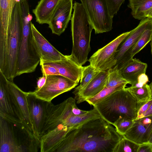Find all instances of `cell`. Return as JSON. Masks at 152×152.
Here are the masks:
<instances>
[{
  "label": "cell",
  "instance_id": "obj_1",
  "mask_svg": "<svg viewBox=\"0 0 152 152\" xmlns=\"http://www.w3.org/2000/svg\"><path fill=\"white\" fill-rule=\"evenodd\" d=\"M101 117L69 131L54 152H113L121 138L115 127Z\"/></svg>",
  "mask_w": 152,
  "mask_h": 152
},
{
  "label": "cell",
  "instance_id": "obj_2",
  "mask_svg": "<svg viewBox=\"0 0 152 152\" xmlns=\"http://www.w3.org/2000/svg\"><path fill=\"white\" fill-rule=\"evenodd\" d=\"M39 139L21 121L0 116V152H37Z\"/></svg>",
  "mask_w": 152,
  "mask_h": 152
},
{
  "label": "cell",
  "instance_id": "obj_3",
  "mask_svg": "<svg viewBox=\"0 0 152 152\" xmlns=\"http://www.w3.org/2000/svg\"><path fill=\"white\" fill-rule=\"evenodd\" d=\"M73 10L71 20L72 48L70 55L76 63L82 66L88 60L93 29L81 3L75 1Z\"/></svg>",
  "mask_w": 152,
  "mask_h": 152
},
{
  "label": "cell",
  "instance_id": "obj_4",
  "mask_svg": "<svg viewBox=\"0 0 152 152\" xmlns=\"http://www.w3.org/2000/svg\"><path fill=\"white\" fill-rule=\"evenodd\" d=\"M137 102L125 88L115 92L93 106L101 117L113 125L120 116L135 120Z\"/></svg>",
  "mask_w": 152,
  "mask_h": 152
},
{
  "label": "cell",
  "instance_id": "obj_5",
  "mask_svg": "<svg viewBox=\"0 0 152 152\" xmlns=\"http://www.w3.org/2000/svg\"><path fill=\"white\" fill-rule=\"evenodd\" d=\"M21 10L22 35L18 57L16 76L34 72L40 60L33 42L31 26L32 17L29 6H22Z\"/></svg>",
  "mask_w": 152,
  "mask_h": 152
},
{
  "label": "cell",
  "instance_id": "obj_6",
  "mask_svg": "<svg viewBox=\"0 0 152 152\" xmlns=\"http://www.w3.org/2000/svg\"><path fill=\"white\" fill-rule=\"evenodd\" d=\"M22 18L20 2L15 6L9 26L7 49V66L5 75L10 81L16 77L18 53L22 35Z\"/></svg>",
  "mask_w": 152,
  "mask_h": 152
},
{
  "label": "cell",
  "instance_id": "obj_7",
  "mask_svg": "<svg viewBox=\"0 0 152 152\" xmlns=\"http://www.w3.org/2000/svg\"><path fill=\"white\" fill-rule=\"evenodd\" d=\"M95 34L109 32L113 28V17L106 0H80Z\"/></svg>",
  "mask_w": 152,
  "mask_h": 152
},
{
  "label": "cell",
  "instance_id": "obj_8",
  "mask_svg": "<svg viewBox=\"0 0 152 152\" xmlns=\"http://www.w3.org/2000/svg\"><path fill=\"white\" fill-rule=\"evenodd\" d=\"M131 31L124 33L107 45L99 49L88 60L90 64L96 71H106L114 67L116 63L115 56L120 44Z\"/></svg>",
  "mask_w": 152,
  "mask_h": 152
},
{
  "label": "cell",
  "instance_id": "obj_9",
  "mask_svg": "<svg viewBox=\"0 0 152 152\" xmlns=\"http://www.w3.org/2000/svg\"><path fill=\"white\" fill-rule=\"evenodd\" d=\"M78 84L61 75H49L41 88L31 92L37 98L50 102L58 96L75 88Z\"/></svg>",
  "mask_w": 152,
  "mask_h": 152
},
{
  "label": "cell",
  "instance_id": "obj_10",
  "mask_svg": "<svg viewBox=\"0 0 152 152\" xmlns=\"http://www.w3.org/2000/svg\"><path fill=\"white\" fill-rule=\"evenodd\" d=\"M27 98L33 130L39 140L45 124L48 102L37 98L31 92H27Z\"/></svg>",
  "mask_w": 152,
  "mask_h": 152
},
{
  "label": "cell",
  "instance_id": "obj_11",
  "mask_svg": "<svg viewBox=\"0 0 152 152\" xmlns=\"http://www.w3.org/2000/svg\"><path fill=\"white\" fill-rule=\"evenodd\" d=\"M33 44L40 60L44 62H52L62 60L68 55L62 54L54 47L39 32L31 23Z\"/></svg>",
  "mask_w": 152,
  "mask_h": 152
},
{
  "label": "cell",
  "instance_id": "obj_12",
  "mask_svg": "<svg viewBox=\"0 0 152 152\" xmlns=\"http://www.w3.org/2000/svg\"><path fill=\"white\" fill-rule=\"evenodd\" d=\"M152 20L148 18L141 20L138 25L130 31L116 52L115 56V66L123 63L130 59V54L131 50Z\"/></svg>",
  "mask_w": 152,
  "mask_h": 152
},
{
  "label": "cell",
  "instance_id": "obj_13",
  "mask_svg": "<svg viewBox=\"0 0 152 152\" xmlns=\"http://www.w3.org/2000/svg\"><path fill=\"white\" fill-rule=\"evenodd\" d=\"M73 0H61L48 24L52 33L59 36L67 27L72 17Z\"/></svg>",
  "mask_w": 152,
  "mask_h": 152
},
{
  "label": "cell",
  "instance_id": "obj_14",
  "mask_svg": "<svg viewBox=\"0 0 152 152\" xmlns=\"http://www.w3.org/2000/svg\"><path fill=\"white\" fill-rule=\"evenodd\" d=\"M8 86L18 118L34 132L28 110L27 92L21 90L13 81L8 80Z\"/></svg>",
  "mask_w": 152,
  "mask_h": 152
},
{
  "label": "cell",
  "instance_id": "obj_15",
  "mask_svg": "<svg viewBox=\"0 0 152 152\" xmlns=\"http://www.w3.org/2000/svg\"><path fill=\"white\" fill-rule=\"evenodd\" d=\"M152 133V115L134 120V122L122 136L138 144L149 141Z\"/></svg>",
  "mask_w": 152,
  "mask_h": 152
},
{
  "label": "cell",
  "instance_id": "obj_16",
  "mask_svg": "<svg viewBox=\"0 0 152 152\" xmlns=\"http://www.w3.org/2000/svg\"><path fill=\"white\" fill-rule=\"evenodd\" d=\"M0 116L12 121H21L17 115L16 109L8 87V80L1 71Z\"/></svg>",
  "mask_w": 152,
  "mask_h": 152
},
{
  "label": "cell",
  "instance_id": "obj_17",
  "mask_svg": "<svg viewBox=\"0 0 152 152\" xmlns=\"http://www.w3.org/2000/svg\"><path fill=\"white\" fill-rule=\"evenodd\" d=\"M117 66L121 75L132 86L137 85L139 77L142 74H145L147 67L146 63L133 58Z\"/></svg>",
  "mask_w": 152,
  "mask_h": 152
},
{
  "label": "cell",
  "instance_id": "obj_18",
  "mask_svg": "<svg viewBox=\"0 0 152 152\" xmlns=\"http://www.w3.org/2000/svg\"><path fill=\"white\" fill-rule=\"evenodd\" d=\"M109 75L108 70L100 71L78 94L75 96L77 103L79 104L91 98L105 87Z\"/></svg>",
  "mask_w": 152,
  "mask_h": 152
},
{
  "label": "cell",
  "instance_id": "obj_19",
  "mask_svg": "<svg viewBox=\"0 0 152 152\" xmlns=\"http://www.w3.org/2000/svg\"><path fill=\"white\" fill-rule=\"evenodd\" d=\"M57 68L59 75L75 82L79 83L80 80L82 66L76 63L71 55L65 59L52 62H45Z\"/></svg>",
  "mask_w": 152,
  "mask_h": 152
},
{
  "label": "cell",
  "instance_id": "obj_20",
  "mask_svg": "<svg viewBox=\"0 0 152 152\" xmlns=\"http://www.w3.org/2000/svg\"><path fill=\"white\" fill-rule=\"evenodd\" d=\"M22 0H0V44L6 45L8 29L15 6Z\"/></svg>",
  "mask_w": 152,
  "mask_h": 152
},
{
  "label": "cell",
  "instance_id": "obj_21",
  "mask_svg": "<svg viewBox=\"0 0 152 152\" xmlns=\"http://www.w3.org/2000/svg\"><path fill=\"white\" fill-rule=\"evenodd\" d=\"M61 0H40L32 10L36 21L39 24H48L52 15Z\"/></svg>",
  "mask_w": 152,
  "mask_h": 152
},
{
  "label": "cell",
  "instance_id": "obj_22",
  "mask_svg": "<svg viewBox=\"0 0 152 152\" xmlns=\"http://www.w3.org/2000/svg\"><path fill=\"white\" fill-rule=\"evenodd\" d=\"M128 7L131 9V14L139 20L146 18L149 11L152 8V0H129Z\"/></svg>",
  "mask_w": 152,
  "mask_h": 152
},
{
  "label": "cell",
  "instance_id": "obj_23",
  "mask_svg": "<svg viewBox=\"0 0 152 152\" xmlns=\"http://www.w3.org/2000/svg\"><path fill=\"white\" fill-rule=\"evenodd\" d=\"M125 89L135 99L137 104L147 102L152 98L151 90L147 83L140 87L131 86Z\"/></svg>",
  "mask_w": 152,
  "mask_h": 152
},
{
  "label": "cell",
  "instance_id": "obj_24",
  "mask_svg": "<svg viewBox=\"0 0 152 152\" xmlns=\"http://www.w3.org/2000/svg\"><path fill=\"white\" fill-rule=\"evenodd\" d=\"M100 71L95 70L90 64L83 66L80 84L75 87L72 92L75 96L79 94Z\"/></svg>",
  "mask_w": 152,
  "mask_h": 152
},
{
  "label": "cell",
  "instance_id": "obj_25",
  "mask_svg": "<svg viewBox=\"0 0 152 152\" xmlns=\"http://www.w3.org/2000/svg\"><path fill=\"white\" fill-rule=\"evenodd\" d=\"M152 35V20L150 24L143 32L131 50L130 59L142 50L151 41Z\"/></svg>",
  "mask_w": 152,
  "mask_h": 152
},
{
  "label": "cell",
  "instance_id": "obj_26",
  "mask_svg": "<svg viewBox=\"0 0 152 152\" xmlns=\"http://www.w3.org/2000/svg\"><path fill=\"white\" fill-rule=\"evenodd\" d=\"M126 85H122L110 88L105 87L95 96L87 99L85 101L93 106L102 100L112 93L125 89Z\"/></svg>",
  "mask_w": 152,
  "mask_h": 152
},
{
  "label": "cell",
  "instance_id": "obj_27",
  "mask_svg": "<svg viewBox=\"0 0 152 152\" xmlns=\"http://www.w3.org/2000/svg\"><path fill=\"white\" fill-rule=\"evenodd\" d=\"M109 75L105 87L110 88L117 86L129 84L120 74L117 65L108 70Z\"/></svg>",
  "mask_w": 152,
  "mask_h": 152
},
{
  "label": "cell",
  "instance_id": "obj_28",
  "mask_svg": "<svg viewBox=\"0 0 152 152\" xmlns=\"http://www.w3.org/2000/svg\"><path fill=\"white\" fill-rule=\"evenodd\" d=\"M139 144L123 136L115 147L113 152H137Z\"/></svg>",
  "mask_w": 152,
  "mask_h": 152
},
{
  "label": "cell",
  "instance_id": "obj_29",
  "mask_svg": "<svg viewBox=\"0 0 152 152\" xmlns=\"http://www.w3.org/2000/svg\"><path fill=\"white\" fill-rule=\"evenodd\" d=\"M134 122L133 120L126 117L120 116L113 124L116 131L123 136L131 127Z\"/></svg>",
  "mask_w": 152,
  "mask_h": 152
},
{
  "label": "cell",
  "instance_id": "obj_30",
  "mask_svg": "<svg viewBox=\"0 0 152 152\" xmlns=\"http://www.w3.org/2000/svg\"><path fill=\"white\" fill-rule=\"evenodd\" d=\"M110 15L113 17L118 11L125 0H106Z\"/></svg>",
  "mask_w": 152,
  "mask_h": 152
},
{
  "label": "cell",
  "instance_id": "obj_31",
  "mask_svg": "<svg viewBox=\"0 0 152 152\" xmlns=\"http://www.w3.org/2000/svg\"><path fill=\"white\" fill-rule=\"evenodd\" d=\"M42 75L46 76L49 75H59L57 68L53 65L40 60L39 63Z\"/></svg>",
  "mask_w": 152,
  "mask_h": 152
},
{
  "label": "cell",
  "instance_id": "obj_32",
  "mask_svg": "<svg viewBox=\"0 0 152 152\" xmlns=\"http://www.w3.org/2000/svg\"><path fill=\"white\" fill-rule=\"evenodd\" d=\"M152 103V99L147 102L139 104H137L136 106L137 118L136 119L140 117L147 110Z\"/></svg>",
  "mask_w": 152,
  "mask_h": 152
},
{
  "label": "cell",
  "instance_id": "obj_33",
  "mask_svg": "<svg viewBox=\"0 0 152 152\" xmlns=\"http://www.w3.org/2000/svg\"><path fill=\"white\" fill-rule=\"evenodd\" d=\"M137 152H152V143L148 141L139 144Z\"/></svg>",
  "mask_w": 152,
  "mask_h": 152
},
{
  "label": "cell",
  "instance_id": "obj_34",
  "mask_svg": "<svg viewBox=\"0 0 152 152\" xmlns=\"http://www.w3.org/2000/svg\"><path fill=\"white\" fill-rule=\"evenodd\" d=\"M89 111L81 110L79 109L77 106L76 104H74L72 107V113L75 115L79 116L85 115L88 113Z\"/></svg>",
  "mask_w": 152,
  "mask_h": 152
},
{
  "label": "cell",
  "instance_id": "obj_35",
  "mask_svg": "<svg viewBox=\"0 0 152 152\" xmlns=\"http://www.w3.org/2000/svg\"><path fill=\"white\" fill-rule=\"evenodd\" d=\"M47 78V76L42 75V77H39L37 82V87L35 90H37L41 88L45 84Z\"/></svg>",
  "mask_w": 152,
  "mask_h": 152
},
{
  "label": "cell",
  "instance_id": "obj_36",
  "mask_svg": "<svg viewBox=\"0 0 152 152\" xmlns=\"http://www.w3.org/2000/svg\"><path fill=\"white\" fill-rule=\"evenodd\" d=\"M151 115H152V103L147 110L140 117V118Z\"/></svg>",
  "mask_w": 152,
  "mask_h": 152
},
{
  "label": "cell",
  "instance_id": "obj_37",
  "mask_svg": "<svg viewBox=\"0 0 152 152\" xmlns=\"http://www.w3.org/2000/svg\"><path fill=\"white\" fill-rule=\"evenodd\" d=\"M146 18H148L152 19V8H151L148 12Z\"/></svg>",
  "mask_w": 152,
  "mask_h": 152
},
{
  "label": "cell",
  "instance_id": "obj_38",
  "mask_svg": "<svg viewBox=\"0 0 152 152\" xmlns=\"http://www.w3.org/2000/svg\"><path fill=\"white\" fill-rule=\"evenodd\" d=\"M151 43H150V45L151 46V53L152 54V35L151 36Z\"/></svg>",
  "mask_w": 152,
  "mask_h": 152
},
{
  "label": "cell",
  "instance_id": "obj_39",
  "mask_svg": "<svg viewBox=\"0 0 152 152\" xmlns=\"http://www.w3.org/2000/svg\"><path fill=\"white\" fill-rule=\"evenodd\" d=\"M148 141L152 143V133L150 137V139Z\"/></svg>",
  "mask_w": 152,
  "mask_h": 152
},
{
  "label": "cell",
  "instance_id": "obj_40",
  "mask_svg": "<svg viewBox=\"0 0 152 152\" xmlns=\"http://www.w3.org/2000/svg\"><path fill=\"white\" fill-rule=\"evenodd\" d=\"M149 85L150 86L152 93V81L151 82V83Z\"/></svg>",
  "mask_w": 152,
  "mask_h": 152
},
{
  "label": "cell",
  "instance_id": "obj_41",
  "mask_svg": "<svg viewBox=\"0 0 152 152\" xmlns=\"http://www.w3.org/2000/svg\"><path fill=\"white\" fill-rule=\"evenodd\" d=\"M151 99H152V98Z\"/></svg>",
  "mask_w": 152,
  "mask_h": 152
}]
</instances>
